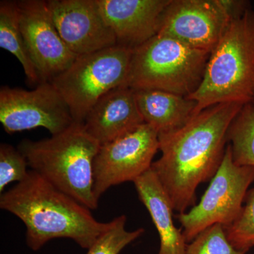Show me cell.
<instances>
[{"label":"cell","instance_id":"obj_13","mask_svg":"<svg viewBox=\"0 0 254 254\" xmlns=\"http://www.w3.org/2000/svg\"><path fill=\"white\" fill-rule=\"evenodd\" d=\"M171 0H98L118 45L134 49L157 36Z\"/></svg>","mask_w":254,"mask_h":254},{"label":"cell","instance_id":"obj_18","mask_svg":"<svg viewBox=\"0 0 254 254\" xmlns=\"http://www.w3.org/2000/svg\"><path fill=\"white\" fill-rule=\"evenodd\" d=\"M234 163L254 167V104L244 105L227 132Z\"/></svg>","mask_w":254,"mask_h":254},{"label":"cell","instance_id":"obj_21","mask_svg":"<svg viewBox=\"0 0 254 254\" xmlns=\"http://www.w3.org/2000/svg\"><path fill=\"white\" fill-rule=\"evenodd\" d=\"M185 254H246L236 250L227 239L225 227L220 224L205 229L187 246Z\"/></svg>","mask_w":254,"mask_h":254},{"label":"cell","instance_id":"obj_17","mask_svg":"<svg viewBox=\"0 0 254 254\" xmlns=\"http://www.w3.org/2000/svg\"><path fill=\"white\" fill-rule=\"evenodd\" d=\"M0 47L17 58L31 84L42 83L21 33L17 1L0 2Z\"/></svg>","mask_w":254,"mask_h":254},{"label":"cell","instance_id":"obj_16","mask_svg":"<svg viewBox=\"0 0 254 254\" xmlns=\"http://www.w3.org/2000/svg\"><path fill=\"white\" fill-rule=\"evenodd\" d=\"M134 93L144 123L158 134L176 131L195 116L196 103L187 97L158 90H138Z\"/></svg>","mask_w":254,"mask_h":254},{"label":"cell","instance_id":"obj_22","mask_svg":"<svg viewBox=\"0 0 254 254\" xmlns=\"http://www.w3.org/2000/svg\"><path fill=\"white\" fill-rule=\"evenodd\" d=\"M27 161L22 153L7 143L0 145V192L13 182H21L28 176Z\"/></svg>","mask_w":254,"mask_h":254},{"label":"cell","instance_id":"obj_3","mask_svg":"<svg viewBox=\"0 0 254 254\" xmlns=\"http://www.w3.org/2000/svg\"><path fill=\"white\" fill-rule=\"evenodd\" d=\"M187 98L196 103L195 116L220 103H253L254 9L230 22L210 53L200 86Z\"/></svg>","mask_w":254,"mask_h":254},{"label":"cell","instance_id":"obj_10","mask_svg":"<svg viewBox=\"0 0 254 254\" xmlns=\"http://www.w3.org/2000/svg\"><path fill=\"white\" fill-rule=\"evenodd\" d=\"M232 21L220 0H171L158 35L211 53Z\"/></svg>","mask_w":254,"mask_h":254},{"label":"cell","instance_id":"obj_4","mask_svg":"<svg viewBox=\"0 0 254 254\" xmlns=\"http://www.w3.org/2000/svg\"><path fill=\"white\" fill-rule=\"evenodd\" d=\"M100 146L83 125L74 123L49 138L23 140L17 149L31 170L78 203L94 210L98 200L93 193V164Z\"/></svg>","mask_w":254,"mask_h":254},{"label":"cell","instance_id":"obj_6","mask_svg":"<svg viewBox=\"0 0 254 254\" xmlns=\"http://www.w3.org/2000/svg\"><path fill=\"white\" fill-rule=\"evenodd\" d=\"M132 53L133 49L117 45L80 55L50 81L67 104L75 123L83 125L102 97L125 86Z\"/></svg>","mask_w":254,"mask_h":254},{"label":"cell","instance_id":"obj_15","mask_svg":"<svg viewBox=\"0 0 254 254\" xmlns=\"http://www.w3.org/2000/svg\"><path fill=\"white\" fill-rule=\"evenodd\" d=\"M138 198L148 210L159 237L158 254H185L188 245L182 230L173 221L171 200L151 168L134 182Z\"/></svg>","mask_w":254,"mask_h":254},{"label":"cell","instance_id":"obj_5","mask_svg":"<svg viewBox=\"0 0 254 254\" xmlns=\"http://www.w3.org/2000/svg\"><path fill=\"white\" fill-rule=\"evenodd\" d=\"M210 55L157 35L133 50L125 86L189 96L200 86Z\"/></svg>","mask_w":254,"mask_h":254},{"label":"cell","instance_id":"obj_8","mask_svg":"<svg viewBox=\"0 0 254 254\" xmlns=\"http://www.w3.org/2000/svg\"><path fill=\"white\" fill-rule=\"evenodd\" d=\"M158 150V132L145 123L100 145L93 164L95 198L99 201L110 187L133 182L146 173Z\"/></svg>","mask_w":254,"mask_h":254},{"label":"cell","instance_id":"obj_11","mask_svg":"<svg viewBox=\"0 0 254 254\" xmlns=\"http://www.w3.org/2000/svg\"><path fill=\"white\" fill-rule=\"evenodd\" d=\"M17 4L20 27L28 53L41 81L50 82L67 69L78 55L62 39L47 1L21 0Z\"/></svg>","mask_w":254,"mask_h":254},{"label":"cell","instance_id":"obj_7","mask_svg":"<svg viewBox=\"0 0 254 254\" xmlns=\"http://www.w3.org/2000/svg\"><path fill=\"white\" fill-rule=\"evenodd\" d=\"M253 182L254 167L234 163L231 145L228 143L221 165L199 203L190 211L176 215L187 243L214 225L220 224L225 228L232 225L242 211Z\"/></svg>","mask_w":254,"mask_h":254},{"label":"cell","instance_id":"obj_14","mask_svg":"<svg viewBox=\"0 0 254 254\" xmlns=\"http://www.w3.org/2000/svg\"><path fill=\"white\" fill-rule=\"evenodd\" d=\"M143 123L134 91L123 86L102 97L86 115L83 125L87 133L102 145Z\"/></svg>","mask_w":254,"mask_h":254},{"label":"cell","instance_id":"obj_9","mask_svg":"<svg viewBox=\"0 0 254 254\" xmlns=\"http://www.w3.org/2000/svg\"><path fill=\"white\" fill-rule=\"evenodd\" d=\"M0 123L9 134L43 127L55 136L74 122L66 102L51 82L47 81L32 91L1 87Z\"/></svg>","mask_w":254,"mask_h":254},{"label":"cell","instance_id":"obj_20","mask_svg":"<svg viewBox=\"0 0 254 254\" xmlns=\"http://www.w3.org/2000/svg\"><path fill=\"white\" fill-rule=\"evenodd\" d=\"M245 202L238 218L225 229L230 244L247 253L254 247V187L249 190Z\"/></svg>","mask_w":254,"mask_h":254},{"label":"cell","instance_id":"obj_19","mask_svg":"<svg viewBox=\"0 0 254 254\" xmlns=\"http://www.w3.org/2000/svg\"><path fill=\"white\" fill-rule=\"evenodd\" d=\"M127 218L120 215L110 221L109 228L95 241L87 254H119L144 233L143 228L133 231L126 230Z\"/></svg>","mask_w":254,"mask_h":254},{"label":"cell","instance_id":"obj_1","mask_svg":"<svg viewBox=\"0 0 254 254\" xmlns=\"http://www.w3.org/2000/svg\"><path fill=\"white\" fill-rule=\"evenodd\" d=\"M243 106L213 105L176 131L158 134L161 157L151 169L178 214L194 206L198 186L216 174L228 144L229 128Z\"/></svg>","mask_w":254,"mask_h":254},{"label":"cell","instance_id":"obj_2","mask_svg":"<svg viewBox=\"0 0 254 254\" xmlns=\"http://www.w3.org/2000/svg\"><path fill=\"white\" fill-rule=\"evenodd\" d=\"M0 208L23 222L26 244L33 251L58 238L70 239L88 250L110 225V222H98L89 208L33 170L1 195Z\"/></svg>","mask_w":254,"mask_h":254},{"label":"cell","instance_id":"obj_23","mask_svg":"<svg viewBox=\"0 0 254 254\" xmlns=\"http://www.w3.org/2000/svg\"><path fill=\"white\" fill-rule=\"evenodd\" d=\"M253 103H254V100Z\"/></svg>","mask_w":254,"mask_h":254},{"label":"cell","instance_id":"obj_12","mask_svg":"<svg viewBox=\"0 0 254 254\" xmlns=\"http://www.w3.org/2000/svg\"><path fill=\"white\" fill-rule=\"evenodd\" d=\"M55 27L74 54H90L118 45L98 0H48Z\"/></svg>","mask_w":254,"mask_h":254}]
</instances>
